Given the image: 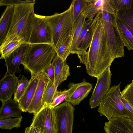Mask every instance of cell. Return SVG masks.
<instances>
[{"mask_svg":"<svg viewBox=\"0 0 133 133\" xmlns=\"http://www.w3.org/2000/svg\"><path fill=\"white\" fill-rule=\"evenodd\" d=\"M70 75V68L69 65L66 64L54 82L52 83L49 80L46 85L43 97V102L44 106H49L58 86L66 80Z\"/></svg>","mask_w":133,"mask_h":133,"instance_id":"cell-17","label":"cell"},{"mask_svg":"<svg viewBox=\"0 0 133 133\" xmlns=\"http://www.w3.org/2000/svg\"><path fill=\"white\" fill-rule=\"evenodd\" d=\"M28 80L23 75L18 80L17 88L14 94V100L18 102L24 94L30 83Z\"/></svg>","mask_w":133,"mask_h":133,"instance_id":"cell-28","label":"cell"},{"mask_svg":"<svg viewBox=\"0 0 133 133\" xmlns=\"http://www.w3.org/2000/svg\"><path fill=\"white\" fill-rule=\"evenodd\" d=\"M52 83L55 81V72L54 66L51 63L43 72Z\"/></svg>","mask_w":133,"mask_h":133,"instance_id":"cell-34","label":"cell"},{"mask_svg":"<svg viewBox=\"0 0 133 133\" xmlns=\"http://www.w3.org/2000/svg\"><path fill=\"white\" fill-rule=\"evenodd\" d=\"M101 11L111 14H116L110 0H87L83 12L87 18L93 19Z\"/></svg>","mask_w":133,"mask_h":133,"instance_id":"cell-14","label":"cell"},{"mask_svg":"<svg viewBox=\"0 0 133 133\" xmlns=\"http://www.w3.org/2000/svg\"><path fill=\"white\" fill-rule=\"evenodd\" d=\"M56 55L52 44H29L21 64L31 75H37L43 72L51 63Z\"/></svg>","mask_w":133,"mask_h":133,"instance_id":"cell-3","label":"cell"},{"mask_svg":"<svg viewBox=\"0 0 133 133\" xmlns=\"http://www.w3.org/2000/svg\"><path fill=\"white\" fill-rule=\"evenodd\" d=\"M18 80L15 75H11L6 72L0 81V100L1 102L11 98L16 91Z\"/></svg>","mask_w":133,"mask_h":133,"instance_id":"cell-16","label":"cell"},{"mask_svg":"<svg viewBox=\"0 0 133 133\" xmlns=\"http://www.w3.org/2000/svg\"><path fill=\"white\" fill-rule=\"evenodd\" d=\"M116 15L133 35V0L129 8L118 11Z\"/></svg>","mask_w":133,"mask_h":133,"instance_id":"cell-23","label":"cell"},{"mask_svg":"<svg viewBox=\"0 0 133 133\" xmlns=\"http://www.w3.org/2000/svg\"><path fill=\"white\" fill-rule=\"evenodd\" d=\"M104 129L105 133H133V119L114 118L105 123Z\"/></svg>","mask_w":133,"mask_h":133,"instance_id":"cell-15","label":"cell"},{"mask_svg":"<svg viewBox=\"0 0 133 133\" xmlns=\"http://www.w3.org/2000/svg\"><path fill=\"white\" fill-rule=\"evenodd\" d=\"M120 83L110 87L97 109L100 116L109 120L115 118L126 117L133 119V115L126 108L121 98Z\"/></svg>","mask_w":133,"mask_h":133,"instance_id":"cell-5","label":"cell"},{"mask_svg":"<svg viewBox=\"0 0 133 133\" xmlns=\"http://www.w3.org/2000/svg\"><path fill=\"white\" fill-rule=\"evenodd\" d=\"M92 84L84 79L81 82L75 83L73 91L65 101L73 106L78 105L88 96L92 88Z\"/></svg>","mask_w":133,"mask_h":133,"instance_id":"cell-18","label":"cell"},{"mask_svg":"<svg viewBox=\"0 0 133 133\" xmlns=\"http://www.w3.org/2000/svg\"><path fill=\"white\" fill-rule=\"evenodd\" d=\"M15 9V5L6 7L0 19V45L5 39L11 27Z\"/></svg>","mask_w":133,"mask_h":133,"instance_id":"cell-20","label":"cell"},{"mask_svg":"<svg viewBox=\"0 0 133 133\" xmlns=\"http://www.w3.org/2000/svg\"><path fill=\"white\" fill-rule=\"evenodd\" d=\"M52 63L54 69L55 81L66 64V61H64L56 55L53 59Z\"/></svg>","mask_w":133,"mask_h":133,"instance_id":"cell-31","label":"cell"},{"mask_svg":"<svg viewBox=\"0 0 133 133\" xmlns=\"http://www.w3.org/2000/svg\"><path fill=\"white\" fill-rule=\"evenodd\" d=\"M57 122V133H72L75 108L65 101L54 108Z\"/></svg>","mask_w":133,"mask_h":133,"instance_id":"cell-9","label":"cell"},{"mask_svg":"<svg viewBox=\"0 0 133 133\" xmlns=\"http://www.w3.org/2000/svg\"><path fill=\"white\" fill-rule=\"evenodd\" d=\"M39 76V74L31 75L29 85L18 102L22 112H27L38 84Z\"/></svg>","mask_w":133,"mask_h":133,"instance_id":"cell-19","label":"cell"},{"mask_svg":"<svg viewBox=\"0 0 133 133\" xmlns=\"http://www.w3.org/2000/svg\"><path fill=\"white\" fill-rule=\"evenodd\" d=\"M116 23L118 32L125 46L129 50H133V35L132 33L116 16Z\"/></svg>","mask_w":133,"mask_h":133,"instance_id":"cell-22","label":"cell"},{"mask_svg":"<svg viewBox=\"0 0 133 133\" xmlns=\"http://www.w3.org/2000/svg\"><path fill=\"white\" fill-rule=\"evenodd\" d=\"M111 73L108 67L97 78V81L89 100L91 108L98 106L108 91L111 84Z\"/></svg>","mask_w":133,"mask_h":133,"instance_id":"cell-10","label":"cell"},{"mask_svg":"<svg viewBox=\"0 0 133 133\" xmlns=\"http://www.w3.org/2000/svg\"><path fill=\"white\" fill-rule=\"evenodd\" d=\"M24 133H41L37 129L30 126L29 127H26Z\"/></svg>","mask_w":133,"mask_h":133,"instance_id":"cell-36","label":"cell"},{"mask_svg":"<svg viewBox=\"0 0 133 133\" xmlns=\"http://www.w3.org/2000/svg\"><path fill=\"white\" fill-rule=\"evenodd\" d=\"M29 44H52L50 32L46 16L35 14Z\"/></svg>","mask_w":133,"mask_h":133,"instance_id":"cell-8","label":"cell"},{"mask_svg":"<svg viewBox=\"0 0 133 133\" xmlns=\"http://www.w3.org/2000/svg\"><path fill=\"white\" fill-rule=\"evenodd\" d=\"M72 35L68 36L56 51V55L64 61L71 53Z\"/></svg>","mask_w":133,"mask_h":133,"instance_id":"cell-26","label":"cell"},{"mask_svg":"<svg viewBox=\"0 0 133 133\" xmlns=\"http://www.w3.org/2000/svg\"><path fill=\"white\" fill-rule=\"evenodd\" d=\"M87 0H74L72 3V11L74 23L84 11Z\"/></svg>","mask_w":133,"mask_h":133,"instance_id":"cell-30","label":"cell"},{"mask_svg":"<svg viewBox=\"0 0 133 133\" xmlns=\"http://www.w3.org/2000/svg\"><path fill=\"white\" fill-rule=\"evenodd\" d=\"M115 12L122 10L128 9L131 6L132 0H110Z\"/></svg>","mask_w":133,"mask_h":133,"instance_id":"cell-32","label":"cell"},{"mask_svg":"<svg viewBox=\"0 0 133 133\" xmlns=\"http://www.w3.org/2000/svg\"><path fill=\"white\" fill-rule=\"evenodd\" d=\"M75 83L72 82H70L68 85L69 89L67 90L59 91L57 90L49 106L54 109L65 101L73 91L75 88Z\"/></svg>","mask_w":133,"mask_h":133,"instance_id":"cell-24","label":"cell"},{"mask_svg":"<svg viewBox=\"0 0 133 133\" xmlns=\"http://www.w3.org/2000/svg\"><path fill=\"white\" fill-rule=\"evenodd\" d=\"M86 18L83 11L74 23L71 51L81 35Z\"/></svg>","mask_w":133,"mask_h":133,"instance_id":"cell-25","label":"cell"},{"mask_svg":"<svg viewBox=\"0 0 133 133\" xmlns=\"http://www.w3.org/2000/svg\"><path fill=\"white\" fill-rule=\"evenodd\" d=\"M71 3L68 9L60 13L46 16L55 51L69 36L72 35L74 22Z\"/></svg>","mask_w":133,"mask_h":133,"instance_id":"cell-4","label":"cell"},{"mask_svg":"<svg viewBox=\"0 0 133 133\" xmlns=\"http://www.w3.org/2000/svg\"><path fill=\"white\" fill-rule=\"evenodd\" d=\"M108 44L115 59L124 56V43L118 32L116 23V14L101 11Z\"/></svg>","mask_w":133,"mask_h":133,"instance_id":"cell-6","label":"cell"},{"mask_svg":"<svg viewBox=\"0 0 133 133\" xmlns=\"http://www.w3.org/2000/svg\"><path fill=\"white\" fill-rule=\"evenodd\" d=\"M121 98L125 107L133 115V109L124 98L121 94Z\"/></svg>","mask_w":133,"mask_h":133,"instance_id":"cell-35","label":"cell"},{"mask_svg":"<svg viewBox=\"0 0 133 133\" xmlns=\"http://www.w3.org/2000/svg\"><path fill=\"white\" fill-rule=\"evenodd\" d=\"M24 43H25L21 40L15 41L9 43L0 49V59H4Z\"/></svg>","mask_w":133,"mask_h":133,"instance_id":"cell-29","label":"cell"},{"mask_svg":"<svg viewBox=\"0 0 133 133\" xmlns=\"http://www.w3.org/2000/svg\"><path fill=\"white\" fill-rule=\"evenodd\" d=\"M35 0H18L15 5L12 21L8 33L0 49L11 42L21 40L29 44L35 13Z\"/></svg>","mask_w":133,"mask_h":133,"instance_id":"cell-2","label":"cell"},{"mask_svg":"<svg viewBox=\"0 0 133 133\" xmlns=\"http://www.w3.org/2000/svg\"><path fill=\"white\" fill-rule=\"evenodd\" d=\"M92 25L93 35L89 49L78 57L85 65L88 74L97 78L115 59L108 44L100 11L94 18Z\"/></svg>","mask_w":133,"mask_h":133,"instance_id":"cell-1","label":"cell"},{"mask_svg":"<svg viewBox=\"0 0 133 133\" xmlns=\"http://www.w3.org/2000/svg\"><path fill=\"white\" fill-rule=\"evenodd\" d=\"M49 79L43 72L39 74L38 84L27 112L35 115L44 106L43 99L44 91Z\"/></svg>","mask_w":133,"mask_h":133,"instance_id":"cell-13","label":"cell"},{"mask_svg":"<svg viewBox=\"0 0 133 133\" xmlns=\"http://www.w3.org/2000/svg\"><path fill=\"white\" fill-rule=\"evenodd\" d=\"M30 126L37 129L41 133H57V119L54 109L44 106L34 115Z\"/></svg>","mask_w":133,"mask_h":133,"instance_id":"cell-7","label":"cell"},{"mask_svg":"<svg viewBox=\"0 0 133 133\" xmlns=\"http://www.w3.org/2000/svg\"><path fill=\"white\" fill-rule=\"evenodd\" d=\"M93 19L85 21L80 36L71 53L76 54L78 57L86 53L91 43L93 35Z\"/></svg>","mask_w":133,"mask_h":133,"instance_id":"cell-11","label":"cell"},{"mask_svg":"<svg viewBox=\"0 0 133 133\" xmlns=\"http://www.w3.org/2000/svg\"><path fill=\"white\" fill-rule=\"evenodd\" d=\"M121 94L133 109V80L126 86Z\"/></svg>","mask_w":133,"mask_h":133,"instance_id":"cell-33","label":"cell"},{"mask_svg":"<svg viewBox=\"0 0 133 133\" xmlns=\"http://www.w3.org/2000/svg\"><path fill=\"white\" fill-rule=\"evenodd\" d=\"M0 109V119L19 116L22 112L17 102L12 98L2 102Z\"/></svg>","mask_w":133,"mask_h":133,"instance_id":"cell-21","label":"cell"},{"mask_svg":"<svg viewBox=\"0 0 133 133\" xmlns=\"http://www.w3.org/2000/svg\"><path fill=\"white\" fill-rule=\"evenodd\" d=\"M23 117L21 115L14 118L0 119V128L3 129L11 130L21 127Z\"/></svg>","mask_w":133,"mask_h":133,"instance_id":"cell-27","label":"cell"},{"mask_svg":"<svg viewBox=\"0 0 133 133\" xmlns=\"http://www.w3.org/2000/svg\"><path fill=\"white\" fill-rule=\"evenodd\" d=\"M29 46V44L24 43L4 59L7 68L6 72L11 75L20 72L19 66L24 59Z\"/></svg>","mask_w":133,"mask_h":133,"instance_id":"cell-12","label":"cell"}]
</instances>
